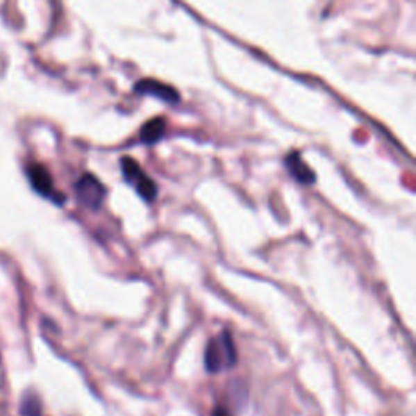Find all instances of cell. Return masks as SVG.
Wrapping results in <instances>:
<instances>
[{"mask_svg": "<svg viewBox=\"0 0 416 416\" xmlns=\"http://www.w3.org/2000/svg\"><path fill=\"white\" fill-rule=\"evenodd\" d=\"M238 361V351L233 337L228 332L218 333L217 337L210 338L203 353L205 369L210 374L231 369Z\"/></svg>", "mask_w": 416, "mask_h": 416, "instance_id": "obj_1", "label": "cell"}, {"mask_svg": "<svg viewBox=\"0 0 416 416\" xmlns=\"http://www.w3.org/2000/svg\"><path fill=\"white\" fill-rule=\"evenodd\" d=\"M122 174L128 184L135 188L137 194L145 200V202H153L158 195V188L153 181L148 178V174L140 168V165L131 156H124L121 160Z\"/></svg>", "mask_w": 416, "mask_h": 416, "instance_id": "obj_2", "label": "cell"}, {"mask_svg": "<svg viewBox=\"0 0 416 416\" xmlns=\"http://www.w3.org/2000/svg\"><path fill=\"white\" fill-rule=\"evenodd\" d=\"M75 194L78 202L88 210H99L106 199V188L93 174H83L75 183Z\"/></svg>", "mask_w": 416, "mask_h": 416, "instance_id": "obj_3", "label": "cell"}, {"mask_svg": "<svg viewBox=\"0 0 416 416\" xmlns=\"http://www.w3.org/2000/svg\"><path fill=\"white\" fill-rule=\"evenodd\" d=\"M26 174H28V179H30L31 188L35 189L38 194H41L42 197L54 200L56 203L64 202V195L57 194V190L54 189L52 176L44 166L38 165V163H33V165H30L26 168Z\"/></svg>", "mask_w": 416, "mask_h": 416, "instance_id": "obj_4", "label": "cell"}, {"mask_svg": "<svg viewBox=\"0 0 416 416\" xmlns=\"http://www.w3.org/2000/svg\"><path fill=\"white\" fill-rule=\"evenodd\" d=\"M135 92L140 94H150V97H155L158 99L165 103H178L179 101V94L173 87L169 85L163 83V81L158 80H151V78H143L138 81L135 85Z\"/></svg>", "mask_w": 416, "mask_h": 416, "instance_id": "obj_5", "label": "cell"}, {"mask_svg": "<svg viewBox=\"0 0 416 416\" xmlns=\"http://www.w3.org/2000/svg\"><path fill=\"white\" fill-rule=\"evenodd\" d=\"M285 166L288 169V173L303 185H313L315 183V173L309 168L308 163L303 160L301 153L291 151L288 156L285 158Z\"/></svg>", "mask_w": 416, "mask_h": 416, "instance_id": "obj_6", "label": "cell"}, {"mask_svg": "<svg viewBox=\"0 0 416 416\" xmlns=\"http://www.w3.org/2000/svg\"><path fill=\"white\" fill-rule=\"evenodd\" d=\"M166 132V121L163 117H153L150 121L143 124L140 131V138L147 145H153L158 140H161V137Z\"/></svg>", "mask_w": 416, "mask_h": 416, "instance_id": "obj_7", "label": "cell"}, {"mask_svg": "<svg viewBox=\"0 0 416 416\" xmlns=\"http://www.w3.org/2000/svg\"><path fill=\"white\" fill-rule=\"evenodd\" d=\"M20 415L22 416H41V401L36 395L28 394L23 397L20 405Z\"/></svg>", "mask_w": 416, "mask_h": 416, "instance_id": "obj_8", "label": "cell"}, {"mask_svg": "<svg viewBox=\"0 0 416 416\" xmlns=\"http://www.w3.org/2000/svg\"><path fill=\"white\" fill-rule=\"evenodd\" d=\"M212 416H231V415H229L228 411L224 410V408H219V406H218V408H215V410H213Z\"/></svg>", "mask_w": 416, "mask_h": 416, "instance_id": "obj_9", "label": "cell"}]
</instances>
